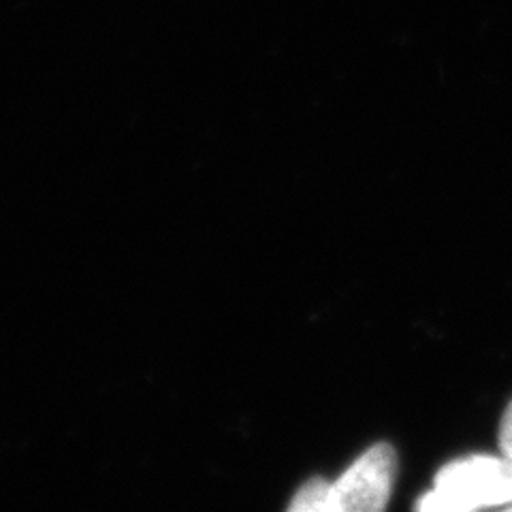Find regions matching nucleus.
Masks as SVG:
<instances>
[{"instance_id":"5","label":"nucleus","mask_w":512,"mask_h":512,"mask_svg":"<svg viewBox=\"0 0 512 512\" xmlns=\"http://www.w3.org/2000/svg\"><path fill=\"white\" fill-rule=\"evenodd\" d=\"M508 508H512V506H508Z\"/></svg>"},{"instance_id":"4","label":"nucleus","mask_w":512,"mask_h":512,"mask_svg":"<svg viewBox=\"0 0 512 512\" xmlns=\"http://www.w3.org/2000/svg\"><path fill=\"white\" fill-rule=\"evenodd\" d=\"M500 446L504 457H508L512 461V402L504 412L502 419V427H500Z\"/></svg>"},{"instance_id":"1","label":"nucleus","mask_w":512,"mask_h":512,"mask_svg":"<svg viewBox=\"0 0 512 512\" xmlns=\"http://www.w3.org/2000/svg\"><path fill=\"white\" fill-rule=\"evenodd\" d=\"M512 506V461L508 457L474 455L444 466L436 487L416 504L423 512H466Z\"/></svg>"},{"instance_id":"2","label":"nucleus","mask_w":512,"mask_h":512,"mask_svg":"<svg viewBox=\"0 0 512 512\" xmlns=\"http://www.w3.org/2000/svg\"><path fill=\"white\" fill-rule=\"evenodd\" d=\"M397 470L391 444H374L333 483V512H380L387 508Z\"/></svg>"},{"instance_id":"3","label":"nucleus","mask_w":512,"mask_h":512,"mask_svg":"<svg viewBox=\"0 0 512 512\" xmlns=\"http://www.w3.org/2000/svg\"><path fill=\"white\" fill-rule=\"evenodd\" d=\"M293 512H333V483H327L325 478H312L303 485L295 500L288 506Z\"/></svg>"}]
</instances>
